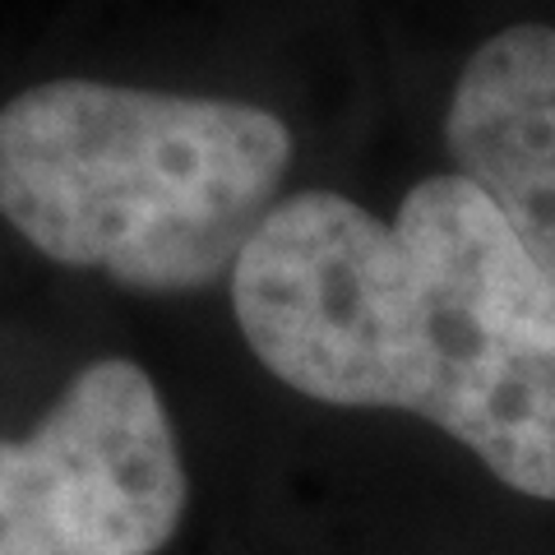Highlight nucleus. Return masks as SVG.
<instances>
[{"mask_svg": "<svg viewBox=\"0 0 555 555\" xmlns=\"http://www.w3.org/2000/svg\"><path fill=\"white\" fill-rule=\"evenodd\" d=\"M228 287L292 393L422 416L509 491L555 500V283L467 177L416 181L393 222L334 190L283 195Z\"/></svg>", "mask_w": 555, "mask_h": 555, "instance_id": "nucleus-1", "label": "nucleus"}, {"mask_svg": "<svg viewBox=\"0 0 555 555\" xmlns=\"http://www.w3.org/2000/svg\"><path fill=\"white\" fill-rule=\"evenodd\" d=\"M287 167V120L255 102L47 79L0 107V218L134 292L232 278Z\"/></svg>", "mask_w": 555, "mask_h": 555, "instance_id": "nucleus-2", "label": "nucleus"}, {"mask_svg": "<svg viewBox=\"0 0 555 555\" xmlns=\"http://www.w3.org/2000/svg\"><path fill=\"white\" fill-rule=\"evenodd\" d=\"M185 500L171 412L126 357L89 361L24 440L0 436V555H158Z\"/></svg>", "mask_w": 555, "mask_h": 555, "instance_id": "nucleus-3", "label": "nucleus"}, {"mask_svg": "<svg viewBox=\"0 0 555 555\" xmlns=\"http://www.w3.org/2000/svg\"><path fill=\"white\" fill-rule=\"evenodd\" d=\"M444 149L555 283V24H514L467 56Z\"/></svg>", "mask_w": 555, "mask_h": 555, "instance_id": "nucleus-4", "label": "nucleus"}]
</instances>
